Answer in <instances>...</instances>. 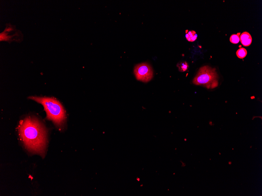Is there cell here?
Segmentation results:
<instances>
[{"label":"cell","instance_id":"5","mask_svg":"<svg viewBox=\"0 0 262 196\" xmlns=\"http://www.w3.org/2000/svg\"><path fill=\"white\" fill-rule=\"evenodd\" d=\"M240 41L244 46H249L252 43V39L251 35L247 32H244L241 34L240 37Z\"/></svg>","mask_w":262,"mask_h":196},{"label":"cell","instance_id":"9","mask_svg":"<svg viewBox=\"0 0 262 196\" xmlns=\"http://www.w3.org/2000/svg\"><path fill=\"white\" fill-rule=\"evenodd\" d=\"M230 40L231 43L234 44H237L240 41V37L238 34H234L231 36Z\"/></svg>","mask_w":262,"mask_h":196},{"label":"cell","instance_id":"7","mask_svg":"<svg viewBox=\"0 0 262 196\" xmlns=\"http://www.w3.org/2000/svg\"><path fill=\"white\" fill-rule=\"evenodd\" d=\"M177 66L178 71L182 72L187 71L189 68V65L187 62H181L177 64Z\"/></svg>","mask_w":262,"mask_h":196},{"label":"cell","instance_id":"8","mask_svg":"<svg viewBox=\"0 0 262 196\" xmlns=\"http://www.w3.org/2000/svg\"><path fill=\"white\" fill-rule=\"evenodd\" d=\"M236 55L238 58H244L247 55V51L244 48H240L237 51Z\"/></svg>","mask_w":262,"mask_h":196},{"label":"cell","instance_id":"3","mask_svg":"<svg viewBox=\"0 0 262 196\" xmlns=\"http://www.w3.org/2000/svg\"><path fill=\"white\" fill-rule=\"evenodd\" d=\"M218 79L216 69L206 66L199 69L193 79V83L195 85L203 86L207 89H214L218 86Z\"/></svg>","mask_w":262,"mask_h":196},{"label":"cell","instance_id":"2","mask_svg":"<svg viewBox=\"0 0 262 196\" xmlns=\"http://www.w3.org/2000/svg\"><path fill=\"white\" fill-rule=\"evenodd\" d=\"M28 98L43 106L47 119L52 121L59 128L63 126L66 120V112L60 102L52 98L30 96Z\"/></svg>","mask_w":262,"mask_h":196},{"label":"cell","instance_id":"1","mask_svg":"<svg viewBox=\"0 0 262 196\" xmlns=\"http://www.w3.org/2000/svg\"><path fill=\"white\" fill-rule=\"evenodd\" d=\"M20 138L26 149L33 153L44 155L47 144V130L35 117H28L19 126Z\"/></svg>","mask_w":262,"mask_h":196},{"label":"cell","instance_id":"4","mask_svg":"<svg viewBox=\"0 0 262 196\" xmlns=\"http://www.w3.org/2000/svg\"><path fill=\"white\" fill-rule=\"evenodd\" d=\"M134 72L137 79L143 82L150 81L153 77L152 69L147 63L137 65L135 67Z\"/></svg>","mask_w":262,"mask_h":196},{"label":"cell","instance_id":"6","mask_svg":"<svg viewBox=\"0 0 262 196\" xmlns=\"http://www.w3.org/2000/svg\"><path fill=\"white\" fill-rule=\"evenodd\" d=\"M186 37L188 41L193 42L197 39V35L195 31H191L187 33Z\"/></svg>","mask_w":262,"mask_h":196},{"label":"cell","instance_id":"10","mask_svg":"<svg viewBox=\"0 0 262 196\" xmlns=\"http://www.w3.org/2000/svg\"><path fill=\"white\" fill-rule=\"evenodd\" d=\"M232 162L229 161L228 162L229 165H232Z\"/></svg>","mask_w":262,"mask_h":196},{"label":"cell","instance_id":"11","mask_svg":"<svg viewBox=\"0 0 262 196\" xmlns=\"http://www.w3.org/2000/svg\"><path fill=\"white\" fill-rule=\"evenodd\" d=\"M219 154H220V155H221V153H219Z\"/></svg>","mask_w":262,"mask_h":196}]
</instances>
